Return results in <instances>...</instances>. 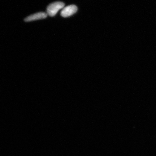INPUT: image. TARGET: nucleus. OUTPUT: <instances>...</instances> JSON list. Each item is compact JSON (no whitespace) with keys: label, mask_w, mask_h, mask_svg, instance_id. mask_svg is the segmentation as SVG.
<instances>
[{"label":"nucleus","mask_w":156,"mask_h":156,"mask_svg":"<svg viewBox=\"0 0 156 156\" xmlns=\"http://www.w3.org/2000/svg\"><path fill=\"white\" fill-rule=\"evenodd\" d=\"M64 5V4L61 2H55L50 4L47 9V14L51 17L54 16L60 9L63 8Z\"/></svg>","instance_id":"1"},{"label":"nucleus","mask_w":156,"mask_h":156,"mask_svg":"<svg viewBox=\"0 0 156 156\" xmlns=\"http://www.w3.org/2000/svg\"><path fill=\"white\" fill-rule=\"evenodd\" d=\"M77 11V7L75 5H69L64 8L60 14L62 17H67L75 14Z\"/></svg>","instance_id":"2"},{"label":"nucleus","mask_w":156,"mask_h":156,"mask_svg":"<svg viewBox=\"0 0 156 156\" xmlns=\"http://www.w3.org/2000/svg\"><path fill=\"white\" fill-rule=\"evenodd\" d=\"M47 16L48 14L46 13L43 12H38L27 17L24 19V20L26 22H30V21L46 18L47 17Z\"/></svg>","instance_id":"3"}]
</instances>
